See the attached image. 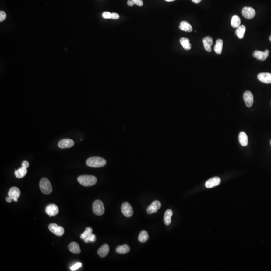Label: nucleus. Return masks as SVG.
<instances>
[{
  "mask_svg": "<svg viewBox=\"0 0 271 271\" xmlns=\"http://www.w3.org/2000/svg\"><path fill=\"white\" fill-rule=\"evenodd\" d=\"M20 189L17 187H12L8 192V196L15 202H17L18 199L20 197Z\"/></svg>",
  "mask_w": 271,
  "mask_h": 271,
  "instance_id": "f8f14e48",
  "label": "nucleus"
},
{
  "mask_svg": "<svg viewBox=\"0 0 271 271\" xmlns=\"http://www.w3.org/2000/svg\"><path fill=\"white\" fill-rule=\"evenodd\" d=\"M201 1H202V0H192V1L193 3H195V4H199V3Z\"/></svg>",
  "mask_w": 271,
  "mask_h": 271,
  "instance_id": "58836bf2",
  "label": "nucleus"
},
{
  "mask_svg": "<svg viewBox=\"0 0 271 271\" xmlns=\"http://www.w3.org/2000/svg\"><path fill=\"white\" fill-rule=\"evenodd\" d=\"M258 79L262 83H271V73L268 72L260 73L258 75Z\"/></svg>",
  "mask_w": 271,
  "mask_h": 271,
  "instance_id": "2eb2a0df",
  "label": "nucleus"
},
{
  "mask_svg": "<svg viewBox=\"0 0 271 271\" xmlns=\"http://www.w3.org/2000/svg\"><path fill=\"white\" fill-rule=\"evenodd\" d=\"M121 212L125 216L130 217L133 216L134 211L131 206L128 203L124 202L121 206Z\"/></svg>",
  "mask_w": 271,
  "mask_h": 271,
  "instance_id": "423d86ee",
  "label": "nucleus"
},
{
  "mask_svg": "<svg viewBox=\"0 0 271 271\" xmlns=\"http://www.w3.org/2000/svg\"><path fill=\"white\" fill-rule=\"evenodd\" d=\"M119 18H120V16L117 13H113L111 14V19H118Z\"/></svg>",
  "mask_w": 271,
  "mask_h": 271,
  "instance_id": "f704fd0d",
  "label": "nucleus"
},
{
  "mask_svg": "<svg viewBox=\"0 0 271 271\" xmlns=\"http://www.w3.org/2000/svg\"><path fill=\"white\" fill-rule=\"evenodd\" d=\"M29 166V163L27 161H24L22 163V166L25 167V168H28Z\"/></svg>",
  "mask_w": 271,
  "mask_h": 271,
  "instance_id": "c9c22d12",
  "label": "nucleus"
},
{
  "mask_svg": "<svg viewBox=\"0 0 271 271\" xmlns=\"http://www.w3.org/2000/svg\"><path fill=\"white\" fill-rule=\"evenodd\" d=\"M245 30H246L245 26H244L243 25H240L238 28H237L236 31H235V33H236V35L238 37V38H243L245 33Z\"/></svg>",
  "mask_w": 271,
  "mask_h": 271,
  "instance_id": "a878e982",
  "label": "nucleus"
},
{
  "mask_svg": "<svg viewBox=\"0 0 271 271\" xmlns=\"http://www.w3.org/2000/svg\"><path fill=\"white\" fill-rule=\"evenodd\" d=\"M165 1L167 2H172L175 1V0H165Z\"/></svg>",
  "mask_w": 271,
  "mask_h": 271,
  "instance_id": "ea45409f",
  "label": "nucleus"
},
{
  "mask_svg": "<svg viewBox=\"0 0 271 271\" xmlns=\"http://www.w3.org/2000/svg\"><path fill=\"white\" fill-rule=\"evenodd\" d=\"M111 14L108 12H104L103 13L102 16L104 19H111Z\"/></svg>",
  "mask_w": 271,
  "mask_h": 271,
  "instance_id": "473e14b6",
  "label": "nucleus"
},
{
  "mask_svg": "<svg viewBox=\"0 0 271 271\" xmlns=\"http://www.w3.org/2000/svg\"><path fill=\"white\" fill-rule=\"evenodd\" d=\"M45 212L50 217L55 216L58 213L59 208L56 204H49L46 207Z\"/></svg>",
  "mask_w": 271,
  "mask_h": 271,
  "instance_id": "6e6552de",
  "label": "nucleus"
},
{
  "mask_svg": "<svg viewBox=\"0 0 271 271\" xmlns=\"http://www.w3.org/2000/svg\"><path fill=\"white\" fill-rule=\"evenodd\" d=\"M244 100L247 107H251L254 103V96L250 91H246L244 93Z\"/></svg>",
  "mask_w": 271,
  "mask_h": 271,
  "instance_id": "1a4fd4ad",
  "label": "nucleus"
},
{
  "mask_svg": "<svg viewBox=\"0 0 271 271\" xmlns=\"http://www.w3.org/2000/svg\"><path fill=\"white\" fill-rule=\"evenodd\" d=\"M269 50H266L264 52L261 51L259 50H255L253 53V56L257 58L258 60L265 61L266 60L267 57H268L269 55Z\"/></svg>",
  "mask_w": 271,
  "mask_h": 271,
  "instance_id": "9b49d317",
  "label": "nucleus"
},
{
  "mask_svg": "<svg viewBox=\"0 0 271 271\" xmlns=\"http://www.w3.org/2000/svg\"><path fill=\"white\" fill-rule=\"evenodd\" d=\"M12 200H13L10 197H8L6 198V201H7L8 202L10 203L11 202Z\"/></svg>",
  "mask_w": 271,
  "mask_h": 271,
  "instance_id": "4c0bfd02",
  "label": "nucleus"
},
{
  "mask_svg": "<svg viewBox=\"0 0 271 271\" xmlns=\"http://www.w3.org/2000/svg\"><path fill=\"white\" fill-rule=\"evenodd\" d=\"M127 4L128 5V6H130V7H132L135 4L134 3L132 0H128L127 2Z\"/></svg>",
  "mask_w": 271,
  "mask_h": 271,
  "instance_id": "e433bc0d",
  "label": "nucleus"
},
{
  "mask_svg": "<svg viewBox=\"0 0 271 271\" xmlns=\"http://www.w3.org/2000/svg\"><path fill=\"white\" fill-rule=\"evenodd\" d=\"M221 182L220 178L218 177H214L207 180L206 183V187L207 188H211L218 186Z\"/></svg>",
  "mask_w": 271,
  "mask_h": 271,
  "instance_id": "4468645a",
  "label": "nucleus"
},
{
  "mask_svg": "<svg viewBox=\"0 0 271 271\" xmlns=\"http://www.w3.org/2000/svg\"><path fill=\"white\" fill-rule=\"evenodd\" d=\"M269 39H270V41H271V36H270V38H269Z\"/></svg>",
  "mask_w": 271,
  "mask_h": 271,
  "instance_id": "a19ab883",
  "label": "nucleus"
},
{
  "mask_svg": "<svg viewBox=\"0 0 271 271\" xmlns=\"http://www.w3.org/2000/svg\"><path fill=\"white\" fill-rule=\"evenodd\" d=\"M110 251V247L107 244H104L99 248L97 254L101 258H104L108 255Z\"/></svg>",
  "mask_w": 271,
  "mask_h": 271,
  "instance_id": "f3484780",
  "label": "nucleus"
},
{
  "mask_svg": "<svg viewBox=\"0 0 271 271\" xmlns=\"http://www.w3.org/2000/svg\"><path fill=\"white\" fill-rule=\"evenodd\" d=\"M93 212L97 216H101L104 213V207L102 201L97 200L93 204Z\"/></svg>",
  "mask_w": 271,
  "mask_h": 271,
  "instance_id": "20e7f679",
  "label": "nucleus"
},
{
  "mask_svg": "<svg viewBox=\"0 0 271 271\" xmlns=\"http://www.w3.org/2000/svg\"><path fill=\"white\" fill-rule=\"evenodd\" d=\"M238 140L240 144L243 146H247L248 144V138L244 132H241L238 136Z\"/></svg>",
  "mask_w": 271,
  "mask_h": 271,
  "instance_id": "6ab92c4d",
  "label": "nucleus"
},
{
  "mask_svg": "<svg viewBox=\"0 0 271 271\" xmlns=\"http://www.w3.org/2000/svg\"><path fill=\"white\" fill-rule=\"evenodd\" d=\"M7 17V15L5 12L1 11L0 12V22L4 21Z\"/></svg>",
  "mask_w": 271,
  "mask_h": 271,
  "instance_id": "2f4dec72",
  "label": "nucleus"
},
{
  "mask_svg": "<svg viewBox=\"0 0 271 271\" xmlns=\"http://www.w3.org/2000/svg\"><path fill=\"white\" fill-rule=\"evenodd\" d=\"M161 207V204L159 201L158 200L154 201L147 208V213L148 214H151L153 213H157Z\"/></svg>",
  "mask_w": 271,
  "mask_h": 271,
  "instance_id": "9d476101",
  "label": "nucleus"
},
{
  "mask_svg": "<svg viewBox=\"0 0 271 271\" xmlns=\"http://www.w3.org/2000/svg\"><path fill=\"white\" fill-rule=\"evenodd\" d=\"M241 21L240 17L237 15H234L232 17L231 21V25L233 28H237L241 25Z\"/></svg>",
  "mask_w": 271,
  "mask_h": 271,
  "instance_id": "bb28decb",
  "label": "nucleus"
},
{
  "mask_svg": "<svg viewBox=\"0 0 271 271\" xmlns=\"http://www.w3.org/2000/svg\"><path fill=\"white\" fill-rule=\"evenodd\" d=\"M81 266H82V264H81V262H77L76 264H74L72 266L71 268H70V270L72 271H76L77 269H79V268H80Z\"/></svg>",
  "mask_w": 271,
  "mask_h": 271,
  "instance_id": "7c9ffc66",
  "label": "nucleus"
},
{
  "mask_svg": "<svg viewBox=\"0 0 271 271\" xmlns=\"http://www.w3.org/2000/svg\"><path fill=\"white\" fill-rule=\"evenodd\" d=\"M68 248L69 251L73 254H79L81 252L79 244L76 242H72L69 245Z\"/></svg>",
  "mask_w": 271,
  "mask_h": 271,
  "instance_id": "a211bd4d",
  "label": "nucleus"
},
{
  "mask_svg": "<svg viewBox=\"0 0 271 271\" xmlns=\"http://www.w3.org/2000/svg\"><path fill=\"white\" fill-rule=\"evenodd\" d=\"M242 14L245 18L250 20L255 17V10L253 8L245 7L242 10Z\"/></svg>",
  "mask_w": 271,
  "mask_h": 271,
  "instance_id": "0eeeda50",
  "label": "nucleus"
},
{
  "mask_svg": "<svg viewBox=\"0 0 271 271\" xmlns=\"http://www.w3.org/2000/svg\"><path fill=\"white\" fill-rule=\"evenodd\" d=\"M149 238V237L147 231H142L139 235L138 240L141 243H144L148 240Z\"/></svg>",
  "mask_w": 271,
  "mask_h": 271,
  "instance_id": "cd10ccee",
  "label": "nucleus"
},
{
  "mask_svg": "<svg viewBox=\"0 0 271 271\" xmlns=\"http://www.w3.org/2000/svg\"><path fill=\"white\" fill-rule=\"evenodd\" d=\"M106 160L100 157H92L89 158L86 161V164L88 166L93 168H100L104 167L106 165Z\"/></svg>",
  "mask_w": 271,
  "mask_h": 271,
  "instance_id": "f257e3e1",
  "label": "nucleus"
},
{
  "mask_svg": "<svg viewBox=\"0 0 271 271\" xmlns=\"http://www.w3.org/2000/svg\"><path fill=\"white\" fill-rule=\"evenodd\" d=\"M270 144H271V141H270Z\"/></svg>",
  "mask_w": 271,
  "mask_h": 271,
  "instance_id": "79ce46f5",
  "label": "nucleus"
},
{
  "mask_svg": "<svg viewBox=\"0 0 271 271\" xmlns=\"http://www.w3.org/2000/svg\"><path fill=\"white\" fill-rule=\"evenodd\" d=\"M180 42L184 49L189 50L191 48V45L190 43V40L188 38H181L180 39Z\"/></svg>",
  "mask_w": 271,
  "mask_h": 271,
  "instance_id": "393cba45",
  "label": "nucleus"
},
{
  "mask_svg": "<svg viewBox=\"0 0 271 271\" xmlns=\"http://www.w3.org/2000/svg\"><path fill=\"white\" fill-rule=\"evenodd\" d=\"M173 211L171 209H168L165 211L164 216V221L166 226H169L171 223V217Z\"/></svg>",
  "mask_w": 271,
  "mask_h": 271,
  "instance_id": "412c9836",
  "label": "nucleus"
},
{
  "mask_svg": "<svg viewBox=\"0 0 271 271\" xmlns=\"http://www.w3.org/2000/svg\"><path fill=\"white\" fill-rule=\"evenodd\" d=\"M203 43L206 50L209 52H211V46L213 44V38L209 36L205 37L203 39Z\"/></svg>",
  "mask_w": 271,
  "mask_h": 271,
  "instance_id": "dca6fc26",
  "label": "nucleus"
},
{
  "mask_svg": "<svg viewBox=\"0 0 271 271\" xmlns=\"http://www.w3.org/2000/svg\"><path fill=\"white\" fill-rule=\"evenodd\" d=\"M130 251V248L127 245H119L116 248V252L120 254H125L128 253Z\"/></svg>",
  "mask_w": 271,
  "mask_h": 271,
  "instance_id": "5701e85b",
  "label": "nucleus"
},
{
  "mask_svg": "<svg viewBox=\"0 0 271 271\" xmlns=\"http://www.w3.org/2000/svg\"><path fill=\"white\" fill-rule=\"evenodd\" d=\"M49 230L55 235L61 237L64 234V230L63 227L58 226L55 223H51L49 226Z\"/></svg>",
  "mask_w": 271,
  "mask_h": 271,
  "instance_id": "39448f33",
  "label": "nucleus"
},
{
  "mask_svg": "<svg viewBox=\"0 0 271 271\" xmlns=\"http://www.w3.org/2000/svg\"><path fill=\"white\" fill-rule=\"evenodd\" d=\"M223 41L222 39H218L216 41V45L214 46V51L216 52V53L217 54H220L222 52L223 47Z\"/></svg>",
  "mask_w": 271,
  "mask_h": 271,
  "instance_id": "b1692460",
  "label": "nucleus"
},
{
  "mask_svg": "<svg viewBox=\"0 0 271 271\" xmlns=\"http://www.w3.org/2000/svg\"><path fill=\"white\" fill-rule=\"evenodd\" d=\"M93 229L91 227H87L86 228L84 233L81 234L80 235V238L81 240H84L85 238H86L89 235H90L91 234L93 233Z\"/></svg>",
  "mask_w": 271,
  "mask_h": 271,
  "instance_id": "c85d7f7f",
  "label": "nucleus"
},
{
  "mask_svg": "<svg viewBox=\"0 0 271 271\" xmlns=\"http://www.w3.org/2000/svg\"><path fill=\"white\" fill-rule=\"evenodd\" d=\"M39 186L41 191L44 194H49L52 192V187L50 181L46 178H42L39 183Z\"/></svg>",
  "mask_w": 271,
  "mask_h": 271,
  "instance_id": "7ed1b4c3",
  "label": "nucleus"
},
{
  "mask_svg": "<svg viewBox=\"0 0 271 271\" xmlns=\"http://www.w3.org/2000/svg\"><path fill=\"white\" fill-rule=\"evenodd\" d=\"M96 241V236L93 233L84 240V241L86 243H93Z\"/></svg>",
  "mask_w": 271,
  "mask_h": 271,
  "instance_id": "c756f323",
  "label": "nucleus"
},
{
  "mask_svg": "<svg viewBox=\"0 0 271 271\" xmlns=\"http://www.w3.org/2000/svg\"><path fill=\"white\" fill-rule=\"evenodd\" d=\"M27 170L26 168L22 167L15 171V175L17 178H22L27 174Z\"/></svg>",
  "mask_w": 271,
  "mask_h": 271,
  "instance_id": "4be33fe9",
  "label": "nucleus"
},
{
  "mask_svg": "<svg viewBox=\"0 0 271 271\" xmlns=\"http://www.w3.org/2000/svg\"><path fill=\"white\" fill-rule=\"evenodd\" d=\"M134 3L135 4L137 5V6H141L143 5V2L142 0H132Z\"/></svg>",
  "mask_w": 271,
  "mask_h": 271,
  "instance_id": "72a5a7b5",
  "label": "nucleus"
},
{
  "mask_svg": "<svg viewBox=\"0 0 271 271\" xmlns=\"http://www.w3.org/2000/svg\"><path fill=\"white\" fill-rule=\"evenodd\" d=\"M180 30L187 32H191L192 31V27L188 22L186 21L181 22L179 26Z\"/></svg>",
  "mask_w": 271,
  "mask_h": 271,
  "instance_id": "aec40b11",
  "label": "nucleus"
},
{
  "mask_svg": "<svg viewBox=\"0 0 271 271\" xmlns=\"http://www.w3.org/2000/svg\"><path fill=\"white\" fill-rule=\"evenodd\" d=\"M74 145V141L72 139H65L60 140L58 144V147L62 149L69 148L73 146Z\"/></svg>",
  "mask_w": 271,
  "mask_h": 271,
  "instance_id": "ddd939ff",
  "label": "nucleus"
},
{
  "mask_svg": "<svg viewBox=\"0 0 271 271\" xmlns=\"http://www.w3.org/2000/svg\"><path fill=\"white\" fill-rule=\"evenodd\" d=\"M79 182L84 186L94 185L97 182V178L94 176L81 175L77 178Z\"/></svg>",
  "mask_w": 271,
  "mask_h": 271,
  "instance_id": "f03ea898",
  "label": "nucleus"
}]
</instances>
